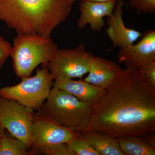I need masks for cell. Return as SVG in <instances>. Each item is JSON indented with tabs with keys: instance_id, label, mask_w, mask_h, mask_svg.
Returning <instances> with one entry per match:
<instances>
[{
	"instance_id": "obj_2",
	"label": "cell",
	"mask_w": 155,
	"mask_h": 155,
	"mask_svg": "<svg viewBox=\"0 0 155 155\" xmlns=\"http://www.w3.org/2000/svg\"><path fill=\"white\" fill-rule=\"evenodd\" d=\"M76 0H0V20L17 35L49 38Z\"/></svg>"
},
{
	"instance_id": "obj_4",
	"label": "cell",
	"mask_w": 155,
	"mask_h": 155,
	"mask_svg": "<svg viewBox=\"0 0 155 155\" xmlns=\"http://www.w3.org/2000/svg\"><path fill=\"white\" fill-rule=\"evenodd\" d=\"M58 49L50 37L17 35L10 53L14 72L21 79L30 77L38 65L50 62Z\"/></svg>"
},
{
	"instance_id": "obj_22",
	"label": "cell",
	"mask_w": 155,
	"mask_h": 155,
	"mask_svg": "<svg viewBox=\"0 0 155 155\" xmlns=\"http://www.w3.org/2000/svg\"><path fill=\"white\" fill-rule=\"evenodd\" d=\"M141 137L148 144L155 149V136L153 133L148 134L141 136Z\"/></svg>"
},
{
	"instance_id": "obj_24",
	"label": "cell",
	"mask_w": 155,
	"mask_h": 155,
	"mask_svg": "<svg viewBox=\"0 0 155 155\" xmlns=\"http://www.w3.org/2000/svg\"><path fill=\"white\" fill-rule=\"evenodd\" d=\"M5 129L3 127L2 125L0 123V135L3 136L5 133Z\"/></svg>"
},
{
	"instance_id": "obj_16",
	"label": "cell",
	"mask_w": 155,
	"mask_h": 155,
	"mask_svg": "<svg viewBox=\"0 0 155 155\" xmlns=\"http://www.w3.org/2000/svg\"><path fill=\"white\" fill-rule=\"evenodd\" d=\"M33 155L26 145L7 130L0 140V155Z\"/></svg>"
},
{
	"instance_id": "obj_13",
	"label": "cell",
	"mask_w": 155,
	"mask_h": 155,
	"mask_svg": "<svg viewBox=\"0 0 155 155\" xmlns=\"http://www.w3.org/2000/svg\"><path fill=\"white\" fill-rule=\"evenodd\" d=\"M53 87L69 93L83 102L93 105L104 94L105 90L85 82L83 79L54 80Z\"/></svg>"
},
{
	"instance_id": "obj_7",
	"label": "cell",
	"mask_w": 155,
	"mask_h": 155,
	"mask_svg": "<svg viewBox=\"0 0 155 155\" xmlns=\"http://www.w3.org/2000/svg\"><path fill=\"white\" fill-rule=\"evenodd\" d=\"M33 114V110L0 96V123L11 135L22 140L29 150Z\"/></svg>"
},
{
	"instance_id": "obj_23",
	"label": "cell",
	"mask_w": 155,
	"mask_h": 155,
	"mask_svg": "<svg viewBox=\"0 0 155 155\" xmlns=\"http://www.w3.org/2000/svg\"><path fill=\"white\" fill-rule=\"evenodd\" d=\"M79 1L80 2H84V1H89V2H104L110 1V0H76Z\"/></svg>"
},
{
	"instance_id": "obj_12",
	"label": "cell",
	"mask_w": 155,
	"mask_h": 155,
	"mask_svg": "<svg viewBox=\"0 0 155 155\" xmlns=\"http://www.w3.org/2000/svg\"><path fill=\"white\" fill-rule=\"evenodd\" d=\"M122 69L114 61L94 56L91 62L88 75L83 80L105 90L114 82Z\"/></svg>"
},
{
	"instance_id": "obj_8",
	"label": "cell",
	"mask_w": 155,
	"mask_h": 155,
	"mask_svg": "<svg viewBox=\"0 0 155 155\" xmlns=\"http://www.w3.org/2000/svg\"><path fill=\"white\" fill-rule=\"evenodd\" d=\"M78 134L58 125L38 112L33 114L30 150L47 145L67 143Z\"/></svg>"
},
{
	"instance_id": "obj_17",
	"label": "cell",
	"mask_w": 155,
	"mask_h": 155,
	"mask_svg": "<svg viewBox=\"0 0 155 155\" xmlns=\"http://www.w3.org/2000/svg\"><path fill=\"white\" fill-rule=\"evenodd\" d=\"M32 154L44 153L48 155H74L67 143L42 146L30 150Z\"/></svg>"
},
{
	"instance_id": "obj_6",
	"label": "cell",
	"mask_w": 155,
	"mask_h": 155,
	"mask_svg": "<svg viewBox=\"0 0 155 155\" xmlns=\"http://www.w3.org/2000/svg\"><path fill=\"white\" fill-rule=\"evenodd\" d=\"M94 56L87 51L84 44H81L73 48L58 49L54 58L43 66L54 80L82 78L88 73Z\"/></svg>"
},
{
	"instance_id": "obj_15",
	"label": "cell",
	"mask_w": 155,
	"mask_h": 155,
	"mask_svg": "<svg viewBox=\"0 0 155 155\" xmlns=\"http://www.w3.org/2000/svg\"><path fill=\"white\" fill-rule=\"evenodd\" d=\"M117 139L120 149L125 155H155V149L140 137L128 136Z\"/></svg>"
},
{
	"instance_id": "obj_21",
	"label": "cell",
	"mask_w": 155,
	"mask_h": 155,
	"mask_svg": "<svg viewBox=\"0 0 155 155\" xmlns=\"http://www.w3.org/2000/svg\"><path fill=\"white\" fill-rule=\"evenodd\" d=\"M139 69L144 78L155 87V61L145 65Z\"/></svg>"
},
{
	"instance_id": "obj_25",
	"label": "cell",
	"mask_w": 155,
	"mask_h": 155,
	"mask_svg": "<svg viewBox=\"0 0 155 155\" xmlns=\"http://www.w3.org/2000/svg\"><path fill=\"white\" fill-rule=\"evenodd\" d=\"M2 136L0 135V140H1V138H2Z\"/></svg>"
},
{
	"instance_id": "obj_3",
	"label": "cell",
	"mask_w": 155,
	"mask_h": 155,
	"mask_svg": "<svg viewBox=\"0 0 155 155\" xmlns=\"http://www.w3.org/2000/svg\"><path fill=\"white\" fill-rule=\"evenodd\" d=\"M38 112L62 127L78 134L87 130L92 105L67 92L53 87Z\"/></svg>"
},
{
	"instance_id": "obj_1",
	"label": "cell",
	"mask_w": 155,
	"mask_h": 155,
	"mask_svg": "<svg viewBox=\"0 0 155 155\" xmlns=\"http://www.w3.org/2000/svg\"><path fill=\"white\" fill-rule=\"evenodd\" d=\"M87 131L117 139L155 131V87L137 68L122 69L92 105Z\"/></svg>"
},
{
	"instance_id": "obj_5",
	"label": "cell",
	"mask_w": 155,
	"mask_h": 155,
	"mask_svg": "<svg viewBox=\"0 0 155 155\" xmlns=\"http://www.w3.org/2000/svg\"><path fill=\"white\" fill-rule=\"evenodd\" d=\"M54 81L49 69L42 65L34 76L22 78L17 85L0 87V96L33 111L39 110L49 95Z\"/></svg>"
},
{
	"instance_id": "obj_9",
	"label": "cell",
	"mask_w": 155,
	"mask_h": 155,
	"mask_svg": "<svg viewBox=\"0 0 155 155\" xmlns=\"http://www.w3.org/2000/svg\"><path fill=\"white\" fill-rule=\"evenodd\" d=\"M137 43L120 48L117 58L126 68L140 69L155 61V31H146Z\"/></svg>"
},
{
	"instance_id": "obj_14",
	"label": "cell",
	"mask_w": 155,
	"mask_h": 155,
	"mask_svg": "<svg viewBox=\"0 0 155 155\" xmlns=\"http://www.w3.org/2000/svg\"><path fill=\"white\" fill-rule=\"evenodd\" d=\"M78 134V137L87 143L100 155H125L117 138L87 130Z\"/></svg>"
},
{
	"instance_id": "obj_18",
	"label": "cell",
	"mask_w": 155,
	"mask_h": 155,
	"mask_svg": "<svg viewBox=\"0 0 155 155\" xmlns=\"http://www.w3.org/2000/svg\"><path fill=\"white\" fill-rule=\"evenodd\" d=\"M67 143L74 155H100L87 143L78 137Z\"/></svg>"
},
{
	"instance_id": "obj_11",
	"label": "cell",
	"mask_w": 155,
	"mask_h": 155,
	"mask_svg": "<svg viewBox=\"0 0 155 155\" xmlns=\"http://www.w3.org/2000/svg\"><path fill=\"white\" fill-rule=\"evenodd\" d=\"M117 1L80 2V16L77 21L78 28L82 29L88 24L93 31L101 32L105 25L104 17H109L112 14Z\"/></svg>"
},
{
	"instance_id": "obj_10",
	"label": "cell",
	"mask_w": 155,
	"mask_h": 155,
	"mask_svg": "<svg viewBox=\"0 0 155 155\" xmlns=\"http://www.w3.org/2000/svg\"><path fill=\"white\" fill-rule=\"evenodd\" d=\"M124 5L123 0H117L113 13L107 19L106 33L114 48L132 44L142 35L140 31L125 26L122 17Z\"/></svg>"
},
{
	"instance_id": "obj_20",
	"label": "cell",
	"mask_w": 155,
	"mask_h": 155,
	"mask_svg": "<svg viewBox=\"0 0 155 155\" xmlns=\"http://www.w3.org/2000/svg\"><path fill=\"white\" fill-rule=\"evenodd\" d=\"M11 48L9 42L0 35V69L10 57Z\"/></svg>"
},
{
	"instance_id": "obj_19",
	"label": "cell",
	"mask_w": 155,
	"mask_h": 155,
	"mask_svg": "<svg viewBox=\"0 0 155 155\" xmlns=\"http://www.w3.org/2000/svg\"><path fill=\"white\" fill-rule=\"evenodd\" d=\"M128 5L134 9L144 14H155V0H128Z\"/></svg>"
}]
</instances>
